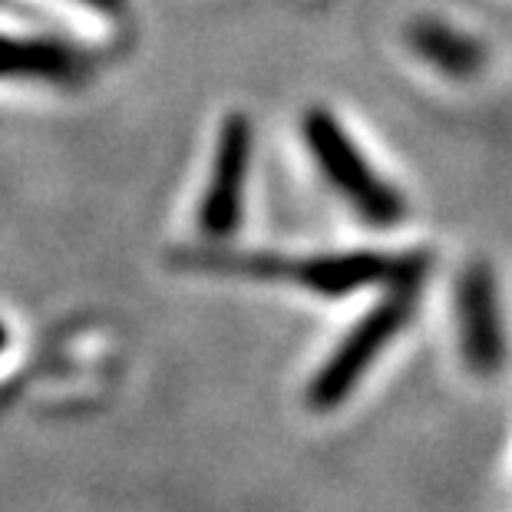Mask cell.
<instances>
[{"label":"cell","instance_id":"7a4b0ae2","mask_svg":"<svg viewBox=\"0 0 512 512\" xmlns=\"http://www.w3.org/2000/svg\"><path fill=\"white\" fill-rule=\"evenodd\" d=\"M420 301V285H397L390 288L370 314L354 324L341 347L328 357V364L318 370V377L308 387V403L314 410L337 407L354 384L367 374V367L377 361V354L407 328Z\"/></svg>","mask_w":512,"mask_h":512},{"label":"cell","instance_id":"52a82bcc","mask_svg":"<svg viewBox=\"0 0 512 512\" xmlns=\"http://www.w3.org/2000/svg\"><path fill=\"white\" fill-rule=\"evenodd\" d=\"M407 47L450 80H476L486 67V47L437 17H417L407 27Z\"/></svg>","mask_w":512,"mask_h":512},{"label":"cell","instance_id":"277c9868","mask_svg":"<svg viewBox=\"0 0 512 512\" xmlns=\"http://www.w3.org/2000/svg\"><path fill=\"white\" fill-rule=\"evenodd\" d=\"M252 119L245 113H228L215 143L212 176L199 202V228L212 242H225L238 232L245 212V185L252 169Z\"/></svg>","mask_w":512,"mask_h":512},{"label":"cell","instance_id":"8992f818","mask_svg":"<svg viewBox=\"0 0 512 512\" xmlns=\"http://www.w3.org/2000/svg\"><path fill=\"white\" fill-rule=\"evenodd\" d=\"M90 73L80 50L43 37L0 34V80L4 83H50L73 86Z\"/></svg>","mask_w":512,"mask_h":512},{"label":"cell","instance_id":"6da1fadb","mask_svg":"<svg viewBox=\"0 0 512 512\" xmlns=\"http://www.w3.org/2000/svg\"><path fill=\"white\" fill-rule=\"evenodd\" d=\"M301 139L308 146L311 159L318 162L321 176L331 182L334 192H341L347 205L370 225H397L407 215V202L390 182L377 176L361 146L347 136L341 119L334 113L314 106L301 116Z\"/></svg>","mask_w":512,"mask_h":512},{"label":"cell","instance_id":"ba28073f","mask_svg":"<svg viewBox=\"0 0 512 512\" xmlns=\"http://www.w3.org/2000/svg\"><path fill=\"white\" fill-rule=\"evenodd\" d=\"M4 347H7V328L0 324V351H4Z\"/></svg>","mask_w":512,"mask_h":512},{"label":"cell","instance_id":"5b68a950","mask_svg":"<svg viewBox=\"0 0 512 512\" xmlns=\"http://www.w3.org/2000/svg\"><path fill=\"white\" fill-rule=\"evenodd\" d=\"M456 321H460L466 367L476 374H496L506 357V334L496 278L486 261H473L463 268L460 285H456Z\"/></svg>","mask_w":512,"mask_h":512},{"label":"cell","instance_id":"3957f363","mask_svg":"<svg viewBox=\"0 0 512 512\" xmlns=\"http://www.w3.org/2000/svg\"><path fill=\"white\" fill-rule=\"evenodd\" d=\"M430 268L427 252L384 255V252H347V255H318L304 261H288V278L304 291L321 298H347L354 291L374 285H423Z\"/></svg>","mask_w":512,"mask_h":512}]
</instances>
